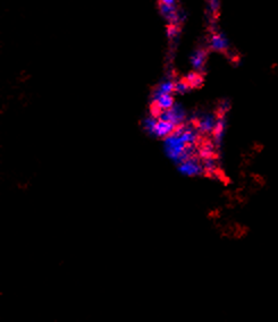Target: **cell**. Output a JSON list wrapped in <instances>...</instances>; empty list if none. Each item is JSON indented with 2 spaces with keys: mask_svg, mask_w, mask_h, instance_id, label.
I'll use <instances>...</instances> for the list:
<instances>
[{
  "mask_svg": "<svg viewBox=\"0 0 278 322\" xmlns=\"http://www.w3.org/2000/svg\"><path fill=\"white\" fill-rule=\"evenodd\" d=\"M176 127L177 126H176L175 124H173L171 122L163 121V119L158 118L154 131H152V135H156L158 137H167L174 132Z\"/></svg>",
  "mask_w": 278,
  "mask_h": 322,
  "instance_id": "1",
  "label": "cell"
},
{
  "mask_svg": "<svg viewBox=\"0 0 278 322\" xmlns=\"http://www.w3.org/2000/svg\"><path fill=\"white\" fill-rule=\"evenodd\" d=\"M158 90L161 92V93H173V92L175 91V82L170 80L165 81L159 85Z\"/></svg>",
  "mask_w": 278,
  "mask_h": 322,
  "instance_id": "7",
  "label": "cell"
},
{
  "mask_svg": "<svg viewBox=\"0 0 278 322\" xmlns=\"http://www.w3.org/2000/svg\"><path fill=\"white\" fill-rule=\"evenodd\" d=\"M206 58H207V52L205 51V50L203 49L196 50L191 56L192 66L196 68V70H201L203 65H205Z\"/></svg>",
  "mask_w": 278,
  "mask_h": 322,
  "instance_id": "4",
  "label": "cell"
},
{
  "mask_svg": "<svg viewBox=\"0 0 278 322\" xmlns=\"http://www.w3.org/2000/svg\"><path fill=\"white\" fill-rule=\"evenodd\" d=\"M154 103H156L160 109L167 110L170 109L174 103V98L171 93H161L159 90H157L154 94Z\"/></svg>",
  "mask_w": 278,
  "mask_h": 322,
  "instance_id": "2",
  "label": "cell"
},
{
  "mask_svg": "<svg viewBox=\"0 0 278 322\" xmlns=\"http://www.w3.org/2000/svg\"><path fill=\"white\" fill-rule=\"evenodd\" d=\"M210 8L212 13H216L219 8V0H210Z\"/></svg>",
  "mask_w": 278,
  "mask_h": 322,
  "instance_id": "9",
  "label": "cell"
},
{
  "mask_svg": "<svg viewBox=\"0 0 278 322\" xmlns=\"http://www.w3.org/2000/svg\"><path fill=\"white\" fill-rule=\"evenodd\" d=\"M210 47L216 51H224V50L228 48V41L222 34H215L211 38Z\"/></svg>",
  "mask_w": 278,
  "mask_h": 322,
  "instance_id": "3",
  "label": "cell"
},
{
  "mask_svg": "<svg viewBox=\"0 0 278 322\" xmlns=\"http://www.w3.org/2000/svg\"><path fill=\"white\" fill-rule=\"evenodd\" d=\"M185 80L189 82V84L191 85L192 89H196V87H200L203 84V77L200 74H198V73H196V72L189 73V74L187 75V77H185Z\"/></svg>",
  "mask_w": 278,
  "mask_h": 322,
  "instance_id": "5",
  "label": "cell"
},
{
  "mask_svg": "<svg viewBox=\"0 0 278 322\" xmlns=\"http://www.w3.org/2000/svg\"><path fill=\"white\" fill-rule=\"evenodd\" d=\"M178 25H174V24H169L167 26V34H168L169 38H173V36H176V34L178 33Z\"/></svg>",
  "mask_w": 278,
  "mask_h": 322,
  "instance_id": "8",
  "label": "cell"
},
{
  "mask_svg": "<svg viewBox=\"0 0 278 322\" xmlns=\"http://www.w3.org/2000/svg\"><path fill=\"white\" fill-rule=\"evenodd\" d=\"M190 89H192V87L185 79L175 82V91L174 92H176V93L183 94V93H185V92H188Z\"/></svg>",
  "mask_w": 278,
  "mask_h": 322,
  "instance_id": "6",
  "label": "cell"
}]
</instances>
